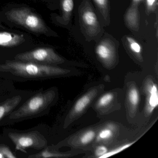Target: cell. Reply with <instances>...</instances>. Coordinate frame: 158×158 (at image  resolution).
I'll list each match as a JSON object with an SVG mask.
<instances>
[{"label":"cell","mask_w":158,"mask_h":158,"mask_svg":"<svg viewBox=\"0 0 158 158\" xmlns=\"http://www.w3.org/2000/svg\"><path fill=\"white\" fill-rule=\"evenodd\" d=\"M139 18V16L137 5L133 4L128 9L125 16L126 23L127 26L135 31L138 30Z\"/></svg>","instance_id":"cell-10"},{"label":"cell","mask_w":158,"mask_h":158,"mask_svg":"<svg viewBox=\"0 0 158 158\" xmlns=\"http://www.w3.org/2000/svg\"><path fill=\"white\" fill-rule=\"evenodd\" d=\"M141 1H142V0H133V4L138 5V4L140 2H141Z\"/></svg>","instance_id":"cell-25"},{"label":"cell","mask_w":158,"mask_h":158,"mask_svg":"<svg viewBox=\"0 0 158 158\" xmlns=\"http://www.w3.org/2000/svg\"><path fill=\"white\" fill-rule=\"evenodd\" d=\"M101 12L105 19H107L108 13V0H94Z\"/></svg>","instance_id":"cell-16"},{"label":"cell","mask_w":158,"mask_h":158,"mask_svg":"<svg viewBox=\"0 0 158 158\" xmlns=\"http://www.w3.org/2000/svg\"><path fill=\"white\" fill-rule=\"evenodd\" d=\"M92 100V96L87 94L81 97L74 105L73 113L75 114L82 113L88 106Z\"/></svg>","instance_id":"cell-13"},{"label":"cell","mask_w":158,"mask_h":158,"mask_svg":"<svg viewBox=\"0 0 158 158\" xmlns=\"http://www.w3.org/2000/svg\"><path fill=\"white\" fill-rule=\"evenodd\" d=\"M62 20L64 23H67L70 20L74 7L73 0H62L61 3Z\"/></svg>","instance_id":"cell-14"},{"label":"cell","mask_w":158,"mask_h":158,"mask_svg":"<svg viewBox=\"0 0 158 158\" xmlns=\"http://www.w3.org/2000/svg\"><path fill=\"white\" fill-rule=\"evenodd\" d=\"M108 152V149L105 146H100L98 147L95 150V155L98 157L100 158L102 156H103L105 153Z\"/></svg>","instance_id":"cell-24"},{"label":"cell","mask_w":158,"mask_h":158,"mask_svg":"<svg viewBox=\"0 0 158 158\" xmlns=\"http://www.w3.org/2000/svg\"><path fill=\"white\" fill-rule=\"evenodd\" d=\"M7 136L14 144L16 150L24 153H27V149L42 150L48 145L47 139L37 131L8 130Z\"/></svg>","instance_id":"cell-3"},{"label":"cell","mask_w":158,"mask_h":158,"mask_svg":"<svg viewBox=\"0 0 158 158\" xmlns=\"http://www.w3.org/2000/svg\"><path fill=\"white\" fill-rule=\"evenodd\" d=\"M81 20L87 33L94 35L99 32V23L97 15L88 2H86L81 11Z\"/></svg>","instance_id":"cell-6"},{"label":"cell","mask_w":158,"mask_h":158,"mask_svg":"<svg viewBox=\"0 0 158 158\" xmlns=\"http://www.w3.org/2000/svg\"><path fill=\"white\" fill-rule=\"evenodd\" d=\"M8 20L22 26L32 32L46 33L48 28L43 20L29 8L14 9L6 13Z\"/></svg>","instance_id":"cell-4"},{"label":"cell","mask_w":158,"mask_h":158,"mask_svg":"<svg viewBox=\"0 0 158 158\" xmlns=\"http://www.w3.org/2000/svg\"><path fill=\"white\" fill-rule=\"evenodd\" d=\"M114 98V95L112 93L104 94L99 100L98 105L99 107H104L111 103Z\"/></svg>","instance_id":"cell-18"},{"label":"cell","mask_w":158,"mask_h":158,"mask_svg":"<svg viewBox=\"0 0 158 158\" xmlns=\"http://www.w3.org/2000/svg\"><path fill=\"white\" fill-rule=\"evenodd\" d=\"M126 40L129 44V48L133 52L137 54L141 53V46L136 40L130 37H127Z\"/></svg>","instance_id":"cell-17"},{"label":"cell","mask_w":158,"mask_h":158,"mask_svg":"<svg viewBox=\"0 0 158 158\" xmlns=\"http://www.w3.org/2000/svg\"><path fill=\"white\" fill-rule=\"evenodd\" d=\"M135 142H133L132 143H127V144H125V145H123V146H121V147H118V148L113 150L111 151L107 152V153H105V154L101 157L100 158H107V157H110V156H112V155H115V154L123 151L124 150L126 149L127 148H129L130 146H131L132 144H134Z\"/></svg>","instance_id":"cell-21"},{"label":"cell","mask_w":158,"mask_h":158,"mask_svg":"<svg viewBox=\"0 0 158 158\" xmlns=\"http://www.w3.org/2000/svg\"><path fill=\"white\" fill-rule=\"evenodd\" d=\"M158 7V0H146V8L147 12L152 13L155 11Z\"/></svg>","instance_id":"cell-22"},{"label":"cell","mask_w":158,"mask_h":158,"mask_svg":"<svg viewBox=\"0 0 158 158\" xmlns=\"http://www.w3.org/2000/svg\"><path fill=\"white\" fill-rule=\"evenodd\" d=\"M113 135V132L110 128H105L100 131L98 135L99 139L106 140L110 138Z\"/></svg>","instance_id":"cell-23"},{"label":"cell","mask_w":158,"mask_h":158,"mask_svg":"<svg viewBox=\"0 0 158 158\" xmlns=\"http://www.w3.org/2000/svg\"><path fill=\"white\" fill-rule=\"evenodd\" d=\"M23 100L22 96L17 95L0 103V122L18 107Z\"/></svg>","instance_id":"cell-8"},{"label":"cell","mask_w":158,"mask_h":158,"mask_svg":"<svg viewBox=\"0 0 158 158\" xmlns=\"http://www.w3.org/2000/svg\"><path fill=\"white\" fill-rule=\"evenodd\" d=\"M0 73L26 79L43 80L64 75L68 71L53 65L15 60H7L0 64Z\"/></svg>","instance_id":"cell-2"},{"label":"cell","mask_w":158,"mask_h":158,"mask_svg":"<svg viewBox=\"0 0 158 158\" xmlns=\"http://www.w3.org/2000/svg\"><path fill=\"white\" fill-rule=\"evenodd\" d=\"M147 95V111L151 113L158 104V90L155 84H152L148 87Z\"/></svg>","instance_id":"cell-11"},{"label":"cell","mask_w":158,"mask_h":158,"mask_svg":"<svg viewBox=\"0 0 158 158\" xmlns=\"http://www.w3.org/2000/svg\"><path fill=\"white\" fill-rule=\"evenodd\" d=\"M25 41L23 35L10 32H0V46L5 48H12L19 46Z\"/></svg>","instance_id":"cell-9"},{"label":"cell","mask_w":158,"mask_h":158,"mask_svg":"<svg viewBox=\"0 0 158 158\" xmlns=\"http://www.w3.org/2000/svg\"><path fill=\"white\" fill-rule=\"evenodd\" d=\"M115 48L110 40H104L96 47V52L100 59L104 62H108L113 59Z\"/></svg>","instance_id":"cell-7"},{"label":"cell","mask_w":158,"mask_h":158,"mask_svg":"<svg viewBox=\"0 0 158 158\" xmlns=\"http://www.w3.org/2000/svg\"><path fill=\"white\" fill-rule=\"evenodd\" d=\"M55 97V91L51 89L36 93L4 118L0 122V125L15 123L42 116L49 110Z\"/></svg>","instance_id":"cell-1"},{"label":"cell","mask_w":158,"mask_h":158,"mask_svg":"<svg viewBox=\"0 0 158 158\" xmlns=\"http://www.w3.org/2000/svg\"><path fill=\"white\" fill-rule=\"evenodd\" d=\"M69 154L61 153L54 151L52 150L49 147H46L41 151L35 154L29 155L28 158H62L68 157Z\"/></svg>","instance_id":"cell-12"},{"label":"cell","mask_w":158,"mask_h":158,"mask_svg":"<svg viewBox=\"0 0 158 158\" xmlns=\"http://www.w3.org/2000/svg\"><path fill=\"white\" fill-rule=\"evenodd\" d=\"M16 156L9 147L3 144L0 145V158H15Z\"/></svg>","instance_id":"cell-19"},{"label":"cell","mask_w":158,"mask_h":158,"mask_svg":"<svg viewBox=\"0 0 158 158\" xmlns=\"http://www.w3.org/2000/svg\"><path fill=\"white\" fill-rule=\"evenodd\" d=\"M96 136V133L92 130H89L80 138V141L83 145H86L91 142Z\"/></svg>","instance_id":"cell-20"},{"label":"cell","mask_w":158,"mask_h":158,"mask_svg":"<svg viewBox=\"0 0 158 158\" xmlns=\"http://www.w3.org/2000/svg\"><path fill=\"white\" fill-rule=\"evenodd\" d=\"M128 99L130 104L133 107H135L139 104V94L138 90L136 88H132L128 93Z\"/></svg>","instance_id":"cell-15"},{"label":"cell","mask_w":158,"mask_h":158,"mask_svg":"<svg viewBox=\"0 0 158 158\" xmlns=\"http://www.w3.org/2000/svg\"><path fill=\"white\" fill-rule=\"evenodd\" d=\"M15 59L16 60L51 65L63 62V60L53 49L49 48H38L30 51L19 53L15 56Z\"/></svg>","instance_id":"cell-5"}]
</instances>
